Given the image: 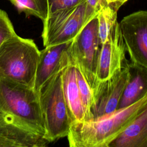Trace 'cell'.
Masks as SVG:
<instances>
[{
  "mask_svg": "<svg viewBox=\"0 0 147 147\" xmlns=\"http://www.w3.org/2000/svg\"><path fill=\"white\" fill-rule=\"evenodd\" d=\"M106 1H107V4H108V0H106Z\"/></svg>",
  "mask_w": 147,
  "mask_h": 147,
  "instance_id": "cell-22",
  "label": "cell"
},
{
  "mask_svg": "<svg viewBox=\"0 0 147 147\" xmlns=\"http://www.w3.org/2000/svg\"><path fill=\"white\" fill-rule=\"evenodd\" d=\"M49 143L43 136L0 117V147H44Z\"/></svg>",
  "mask_w": 147,
  "mask_h": 147,
  "instance_id": "cell-11",
  "label": "cell"
},
{
  "mask_svg": "<svg viewBox=\"0 0 147 147\" xmlns=\"http://www.w3.org/2000/svg\"><path fill=\"white\" fill-rule=\"evenodd\" d=\"M127 61L113 76L98 82L92 90L91 111L94 119L103 118L117 110L129 78Z\"/></svg>",
  "mask_w": 147,
  "mask_h": 147,
  "instance_id": "cell-7",
  "label": "cell"
},
{
  "mask_svg": "<svg viewBox=\"0 0 147 147\" xmlns=\"http://www.w3.org/2000/svg\"><path fill=\"white\" fill-rule=\"evenodd\" d=\"M72 41L45 47L40 51L34 84V88L37 92L52 76L72 64L69 56Z\"/></svg>",
  "mask_w": 147,
  "mask_h": 147,
  "instance_id": "cell-10",
  "label": "cell"
},
{
  "mask_svg": "<svg viewBox=\"0 0 147 147\" xmlns=\"http://www.w3.org/2000/svg\"><path fill=\"white\" fill-rule=\"evenodd\" d=\"M90 20L86 16V0L73 7L48 14L42 22L44 45L47 47L72 41Z\"/></svg>",
  "mask_w": 147,
  "mask_h": 147,
  "instance_id": "cell-6",
  "label": "cell"
},
{
  "mask_svg": "<svg viewBox=\"0 0 147 147\" xmlns=\"http://www.w3.org/2000/svg\"><path fill=\"white\" fill-rule=\"evenodd\" d=\"M101 45L96 14L84 24L72 40L69 47L72 64L80 71L92 91L95 86Z\"/></svg>",
  "mask_w": 147,
  "mask_h": 147,
  "instance_id": "cell-5",
  "label": "cell"
},
{
  "mask_svg": "<svg viewBox=\"0 0 147 147\" xmlns=\"http://www.w3.org/2000/svg\"><path fill=\"white\" fill-rule=\"evenodd\" d=\"M61 81L63 94L72 123L91 121L82 102L74 65H68L61 71Z\"/></svg>",
  "mask_w": 147,
  "mask_h": 147,
  "instance_id": "cell-12",
  "label": "cell"
},
{
  "mask_svg": "<svg viewBox=\"0 0 147 147\" xmlns=\"http://www.w3.org/2000/svg\"><path fill=\"white\" fill-rule=\"evenodd\" d=\"M85 0H47L48 14L57 10L73 7Z\"/></svg>",
  "mask_w": 147,
  "mask_h": 147,
  "instance_id": "cell-19",
  "label": "cell"
},
{
  "mask_svg": "<svg viewBox=\"0 0 147 147\" xmlns=\"http://www.w3.org/2000/svg\"><path fill=\"white\" fill-rule=\"evenodd\" d=\"M128 0H108V5L118 11L119 7Z\"/></svg>",
  "mask_w": 147,
  "mask_h": 147,
  "instance_id": "cell-21",
  "label": "cell"
},
{
  "mask_svg": "<svg viewBox=\"0 0 147 147\" xmlns=\"http://www.w3.org/2000/svg\"><path fill=\"white\" fill-rule=\"evenodd\" d=\"M107 147H147V105Z\"/></svg>",
  "mask_w": 147,
  "mask_h": 147,
  "instance_id": "cell-14",
  "label": "cell"
},
{
  "mask_svg": "<svg viewBox=\"0 0 147 147\" xmlns=\"http://www.w3.org/2000/svg\"><path fill=\"white\" fill-rule=\"evenodd\" d=\"M61 71L49 79L37 91L44 137L49 142L67 137L72 123L63 94Z\"/></svg>",
  "mask_w": 147,
  "mask_h": 147,
  "instance_id": "cell-4",
  "label": "cell"
},
{
  "mask_svg": "<svg viewBox=\"0 0 147 147\" xmlns=\"http://www.w3.org/2000/svg\"><path fill=\"white\" fill-rule=\"evenodd\" d=\"M75 71L78 86L82 102L87 114L90 117L91 121H92L94 119L93 115L91 111L93 98L92 91L80 71L76 67H75Z\"/></svg>",
  "mask_w": 147,
  "mask_h": 147,
  "instance_id": "cell-17",
  "label": "cell"
},
{
  "mask_svg": "<svg viewBox=\"0 0 147 147\" xmlns=\"http://www.w3.org/2000/svg\"><path fill=\"white\" fill-rule=\"evenodd\" d=\"M40 54L32 39H7L0 46V78L34 88Z\"/></svg>",
  "mask_w": 147,
  "mask_h": 147,
  "instance_id": "cell-3",
  "label": "cell"
},
{
  "mask_svg": "<svg viewBox=\"0 0 147 147\" xmlns=\"http://www.w3.org/2000/svg\"><path fill=\"white\" fill-rule=\"evenodd\" d=\"M86 16L88 19H91L98 14L103 7L108 5L106 0H86Z\"/></svg>",
  "mask_w": 147,
  "mask_h": 147,
  "instance_id": "cell-20",
  "label": "cell"
},
{
  "mask_svg": "<svg viewBox=\"0 0 147 147\" xmlns=\"http://www.w3.org/2000/svg\"><path fill=\"white\" fill-rule=\"evenodd\" d=\"M126 47L119 22L111 29L106 41L102 44L96 74V84L119 71L127 63Z\"/></svg>",
  "mask_w": 147,
  "mask_h": 147,
  "instance_id": "cell-9",
  "label": "cell"
},
{
  "mask_svg": "<svg viewBox=\"0 0 147 147\" xmlns=\"http://www.w3.org/2000/svg\"><path fill=\"white\" fill-rule=\"evenodd\" d=\"M17 34L6 12L0 9V46Z\"/></svg>",
  "mask_w": 147,
  "mask_h": 147,
  "instance_id": "cell-18",
  "label": "cell"
},
{
  "mask_svg": "<svg viewBox=\"0 0 147 147\" xmlns=\"http://www.w3.org/2000/svg\"><path fill=\"white\" fill-rule=\"evenodd\" d=\"M147 95L138 102L103 118L74 122L67 135L71 147H107L144 109Z\"/></svg>",
  "mask_w": 147,
  "mask_h": 147,
  "instance_id": "cell-1",
  "label": "cell"
},
{
  "mask_svg": "<svg viewBox=\"0 0 147 147\" xmlns=\"http://www.w3.org/2000/svg\"><path fill=\"white\" fill-rule=\"evenodd\" d=\"M129 78L117 110L127 107L147 95V68L127 61Z\"/></svg>",
  "mask_w": 147,
  "mask_h": 147,
  "instance_id": "cell-13",
  "label": "cell"
},
{
  "mask_svg": "<svg viewBox=\"0 0 147 147\" xmlns=\"http://www.w3.org/2000/svg\"><path fill=\"white\" fill-rule=\"evenodd\" d=\"M0 117L45 136L38 95L33 87L0 78Z\"/></svg>",
  "mask_w": 147,
  "mask_h": 147,
  "instance_id": "cell-2",
  "label": "cell"
},
{
  "mask_svg": "<svg viewBox=\"0 0 147 147\" xmlns=\"http://www.w3.org/2000/svg\"><path fill=\"white\" fill-rule=\"evenodd\" d=\"M119 24L131 61L147 68V11L131 13Z\"/></svg>",
  "mask_w": 147,
  "mask_h": 147,
  "instance_id": "cell-8",
  "label": "cell"
},
{
  "mask_svg": "<svg viewBox=\"0 0 147 147\" xmlns=\"http://www.w3.org/2000/svg\"><path fill=\"white\" fill-rule=\"evenodd\" d=\"M18 10L23 12L26 17L34 16L42 22L48 16L47 0H9Z\"/></svg>",
  "mask_w": 147,
  "mask_h": 147,
  "instance_id": "cell-15",
  "label": "cell"
},
{
  "mask_svg": "<svg viewBox=\"0 0 147 147\" xmlns=\"http://www.w3.org/2000/svg\"><path fill=\"white\" fill-rule=\"evenodd\" d=\"M117 11L107 5L102 7L97 14L98 35L101 44L106 41L111 29L118 22Z\"/></svg>",
  "mask_w": 147,
  "mask_h": 147,
  "instance_id": "cell-16",
  "label": "cell"
}]
</instances>
